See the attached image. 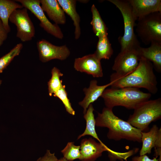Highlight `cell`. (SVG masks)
I'll return each instance as SVG.
<instances>
[{"instance_id": "1", "label": "cell", "mask_w": 161, "mask_h": 161, "mask_svg": "<svg viewBox=\"0 0 161 161\" xmlns=\"http://www.w3.org/2000/svg\"><path fill=\"white\" fill-rule=\"evenodd\" d=\"M153 68L151 62L141 58L138 66L131 73L121 77L110 75L111 87L143 88L155 94L158 91L157 82Z\"/></svg>"}, {"instance_id": "2", "label": "cell", "mask_w": 161, "mask_h": 161, "mask_svg": "<svg viewBox=\"0 0 161 161\" xmlns=\"http://www.w3.org/2000/svg\"><path fill=\"white\" fill-rule=\"evenodd\" d=\"M96 126L109 129L107 137L116 141L122 139L141 142V131L116 116L112 109L104 107L95 119Z\"/></svg>"}, {"instance_id": "3", "label": "cell", "mask_w": 161, "mask_h": 161, "mask_svg": "<svg viewBox=\"0 0 161 161\" xmlns=\"http://www.w3.org/2000/svg\"><path fill=\"white\" fill-rule=\"evenodd\" d=\"M150 93H145L134 87L106 89L101 97L106 107L112 109L120 106L128 109H134L141 103L149 100Z\"/></svg>"}, {"instance_id": "4", "label": "cell", "mask_w": 161, "mask_h": 161, "mask_svg": "<svg viewBox=\"0 0 161 161\" xmlns=\"http://www.w3.org/2000/svg\"><path fill=\"white\" fill-rule=\"evenodd\" d=\"M119 10L123 17L124 32L118 38L120 45V51L137 49L140 47V43L134 30L137 19L133 16L128 0H108Z\"/></svg>"}, {"instance_id": "5", "label": "cell", "mask_w": 161, "mask_h": 161, "mask_svg": "<svg viewBox=\"0 0 161 161\" xmlns=\"http://www.w3.org/2000/svg\"><path fill=\"white\" fill-rule=\"evenodd\" d=\"M127 122L134 127L144 132L149 124L161 117V98L148 100L138 105L134 109Z\"/></svg>"}, {"instance_id": "6", "label": "cell", "mask_w": 161, "mask_h": 161, "mask_svg": "<svg viewBox=\"0 0 161 161\" xmlns=\"http://www.w3.org/2000/svg\"><path fill=\"white\" fill-rule=\"evenodd\" d=\"M136 32L143 43L148 45L161 42V12L152 13L138 18Z\"/></svg>"}, {"instance_id": "7", "label": "cell", "mask_w": 161, "mask_h": 161, "mask_svg": "<svg viewBox=\"0 0 161 161\" xmlns=\"http://www.w3.org/2000/svg\"><path fill=\"white\" fill-rule=\"evenodd\" d=\"M140 59L137 49L120 51L115 58L112 67L115 72L111 75L121 77L129 75L137 67Z\"/></svg>"}, {"instance_id": "8", "label": "cell", "mask_w": 161, "mask_h": 161, "mask_svg": "<svg viewBox=\"0 0 161 161\" xmlns=\"http://www.w3.org/2000/svg\"><path fill=\"white\" fill-rule=\"evenodd\" d=\"M9 21L16 26V37L22 41H29L34 37L35 27L26 8L15 10L10 16Z\"/></svg>"}, {"instance_id": "9", "label": "cell", "mask_w": 161, "mask_h": 161, "mask_svg": "<svg viewBox=\"0 0 161 161\" xmlns=\"http://www.w3.org/2000/svg\"><path fill=\"white\" fill-rule=\"evenodd\" d=\"M15 1L33 14L40 21V26L47 32L58 38H63V34L58 25L52 24L46 17L40 5V0Z\"/></svg>"}, {"instance_id": "10", "label": "cell", "mask_w": 161, "mask_h": 161, "mask_svg": "<svg viewBox=\"0 0 161 161\" xmlns=\"http://www.w3.org/2000/svg\"><path fill=\"white\" fill-rule=\"evenodd\" d=\"M37 47L39 59L43 62L55 59L64 60L70 54V51L66 45L55 46L44 39L37 41Z\"/></svg>"}, {"instance_id": "11", "label": "cell", "mask_w": 161, "mask_h": 161, "mask_svg": "<svg viewBox=\"0 0 161 161\" xmlns=\"http://www.w3.org/2000/svg\"><path fill=\"white\" fill-rule=\"evenodd\" d=\"M80 146L81 154L80 160L81 161H95L105 151L110 154L116 153L104 143H97L92 138L82 139Z\"/></svg>"}, {"instance_id": "12", "label": "cell", "mask_w": 161, "mask_h": 161, "mask_svg": "<svg viewBox=\"0 0 161 161\" xmlns=\"http://www.w3.org/2000/svg\"><path fill=\"white\" fill-rule=\"evenodd\" d=\"M101 60L93 53L75 59L74 67L76 71L85 72L95 78L103 76Z\"/></svg>"}, {"instance_id": "13", "label": "cell", "mask_w": 161, "mask_h": 161, "mask_svg": "<svg viewBox=\"0 0 161 161\" xmlns=\"http://www.w3.org/2000/svg\"><path fill=\"white\" fill-rule=\"evenodd\" d=\"M142 148L140 152V156L150 154L152 149L154 148L156 156L161 157V129L155 125L147 132H141Z\"/></svg>"}, {"instance_id": "14", "label": "cell", "mask_w": 161, "mask_h": 161, "mask_svg": "<svg viewBox=\"0 0 161 161\" xmlns=\"http://www.w3.org/2000/svg\"><path fill=\"white\" fill-rule=\"evenodd\" d=\"M132 14L137 19L150 13L161 12L160 0H128Z\"/></svg>"}, {"instance_id": "15", "label": "cell", "mask_w": 161, "mask_h": 161, "mask_svg": "<svg viewBox=\"0 0 161 161\" xmlns=\"http://www.w3.org/2000/svg\"><path fill=\"white\" fill-rule=\"evenodd\" d=\"M112 83L110 82L107 84L99 86L96 80H92L88 88H84L83 91L85 96L82 100L78 104L83 109V113L84 114L90 104L92 103L101 96L104 90L108 87L111 86Z\"/></svg>"}, {"instance_id": "16", "label": "cell", "mask_w": 161, "mask_h": 161, "mask_svg": "<svg viewBox=\"0 0 161 161\" xmlns=\"http://www.w3.org/2000/svg\"><path fill=\"white\" fill-rule=\"evenodd\" d=\"M147 48L140 47L137 50L141 58L151 62L157 71L161 72V42L153 41Z\"/></svg>"}, {"instance_id": "17", "label": "cell", "mask_w": 161, "mask_h": 161, "mask_svg": "<svg viewBox=\"0 0 161 161\" xmlns=\"http://www.w3.org/2000/svg\"><path fill=\"white\" fill-rule=\"evenodd\" d=\"M41 7L47 13L49 18L55 24H64L66 23L65 12L61 7L57 0H40Z\"/></svg>"}, {"instance_id": "18", "label": "cell", "mask_w": 161, "mask_h": 161, "mask_svg": "<svg viewBox=\"0 0 161 161\" xmlns=\"http://www.w3.org/2000/svg\"><path fill=\"white\" fill-rule=\"evenodd\" d=\"M58 3L64 12L66 13L73 21L75 27V38L78 39L81 35L80 18L76 10V1L75 0H58Z\"/></svg>"}, {"instance_id": "19", "label": "cell", "mask_w": 161, "mask_h": 161, "mask_svg": "<svg viewBox=\"0 0 161 161\" xmlns=\"http://www.w3.org/2000/svg\"><path fill=\"white\" fill-rule=\"evenodd\" d=\"M23 8L21 4L15 0H0V18L8 33L11 30L8 23L10 16L16 10Z\"/></svg>"}, {"instance_id": "20", "label": "cell", "mask_w": 161, "mask_h": 161, "mask_svg": "<svg viewBox=\"0 0 161 161\" xmlns=\"http://www.w3.org/2000/svg\"><path fill=\"white\" fill-rule=\"evenodd\" d=\"M94 110L92 103L89 106L83 117L86 122V126L84 132L78 136L77 140L86 135H90L97 140L99 143H103L99 138L95 130V120L93 111Z\"/></svg>"}, {"instance_id": "21", "label": "cell", "mask_w": 161, "mask_h": 161, "mask_svg": "<svg viewBox=\"0 0 161 161\" xmlns=\"http://www.w3.org/2000/svg\"><path fill=\"white\" fill-rule=\"evenodd\" d=\"M91 11L92 14V19L90 24L92 27V30L94 33L98 38L108 36V29L94 4H92V6Z\"/></svg>"}, {"instance_id": "22", "label": "cell", "mask_w": 161, "mask_h": 161, "mask_svg": "<svg viewBox=\"0 0 161 161\" xmlns=\"http://www.w3.org/2000/svg\"><path fill=\"white\" fill-rule=\"evenodd\" d=\"M113 53V50L107 36L98 38L96 49L94 54L100 60L109 59Z\"/></svg>"}, {"instance_id": "23", "label": "cell", "mask_w": 161, "mask_h": 161, "mask_svg": "<svg viewBox=\"0 0 161 161\" xmlns=\"http://www.w3.org/2000/svg\"><path fill=\"white\" fill-rule=\"evenodd\" d=\"M52 76L47 83L49 95L51 96L55 93L63 85L62 80L60 77L63 75L60 70L54 67L51 70Z\"/></svg>"}, {"instance_id": "24", "label": "cell", "mask_w": 161, "mask_h": 161, "mask_svg": "<svg viewBox=\"0 0 161 161\" xmlns=\"http://www.w3.org/2000/svg\"><path fill=\"white\" fill-rule=\"evenodd\" d=\"M61 152L64 157L69 161L81 158L80 146L75 145L74 142H68Z\"/></svg>"}, {"instance_id": "25", "label": "cell", "mask_w": 161, "mask_h": 161, "mask_svg": "<svg viewBox=\"0 0 161 161\" xmlns=\"http://www.w3.org/2000/svg\"><path fill=\"white\" fill-rule=\"evenodd\" d=\"M23 47L22 43H18L9 52L0 58V73L3 72L15 57L19 55Z\"/></svg>"}, {"instance_id": "26", "label": "cell", "mask_w": 161, "mask_h": 161, "mask_svg": "<svg viewBox=\"0 0 161 161\" xmlns=\"http://www.w3.org/2000/svg\"><path fill=\"white\" fill-rule=\"evenodd\" d=\"M53 95L58 98L62 101L66 111L68 113L72 115H75V112L72 108L71 103L68 97L65 85H63Z\"/></svg>"}, {"instance_id": "27", "label": "cell", "mask_w": 161, "mask_h": 161, "mask_svg": "<svg viewBox=\"0 0 161 161\" xmlns=\"http://www.w3.org/2000/svg\"><path fill=\"white\" fill-rule=\"evenodd\" d=\"M36 161H59L55 156V153H51L50 150H47L44 155L38 158Z\"/></svg>"}, {"instance_id": "28", "label": "cell", "mask_w": 161, "mask_h": 161, "mask_svg": "<svg viewBox=\"0 0 161 161\" xmlns=\"http://www.w3.org/2000/svg\"><path fill=\"white\" fill-rule=\"evenodd\" d=\"M8 34L0 18V47L7 38Z\"/></svg>"}, {"instance_id": "29", "label": "cell", "mask_w": 161, "mask_h": 161, "mask_svg": "<svg viewBox=\"0 0 161 161\" xmlns=\"http://www.w3.org/2000/svg\"><path fill=\"white\" fill-rule=\"evenodd\" d=\"M157 157H154L153 159H150L146 154L139 156H134L132 159L131 161H161Z\"/></svg>"}, {"instance_id": "30", "label": "cell", "mask_w": 161, "mask_h": 161, "mask_svg": "<svg viewBox=\"0 0 161 161\" xmlns=\"http://www.w3.org/2000/svg\"><path fill=\"white\" fill-rule=\"evenodd\" d=\"M59 161H69L67 160H66V159H65L64 158L62 157L60 158L59 160Z\"/></svg>"}, {"instance_id": "31", "label": "cell", "mask_w": 161, "mask_h": 161, "mask_svg": "<svg viewBox=\"0 0 161 161\" xmlns=\"http://www.w3.org/2000/svg\"><path fill=\"white\" fill-rule=\"evenodd\" d=\"M80 2H82L84 3H87L89 1L88 0H80Z\"/></svg>"}, {"instance_id": "32", "label": "cell", "mask_w": 161, "mask_h": 161, "mask_svg": "<svg viewBox=\"0 0 161 161\" xmlns=\"http://www.w3.org/2000/svg\"><path fill=\"white\" fill-rule=\"evenodd\" d=\"M2 83V80L0 79V86Z\"/></svg>"}]
</instances>
